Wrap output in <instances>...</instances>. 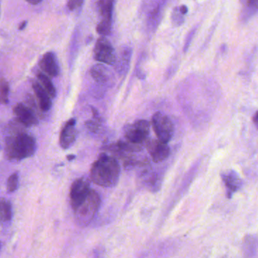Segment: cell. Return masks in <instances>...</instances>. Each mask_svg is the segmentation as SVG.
Segmentation results:
<instances>
[{
    "mask_svg": "<svg viewBox=\"0 0 258 258\" xmlns=\"http://www.w3.org/2000/svg\"><path fill=\"white\" fill-rule=\"evenodd\" d=\"M183 14L180 12V9L179 8H175L174 9L172 15V21L174 24L177 26L181 25L183 24Z\"/></svg>",
    "mask_w": 258,
    "mask_h": 258,
    "instance_id": "obj_24",
    "label": "cell"
},
{
    "mask_svg": "<svg viewBox=\"0 0 258 258\" xmlns=\"http://www.w3.org/2000/svg\"><path fill=\"white\" fill-rule=\"evenodd\" d=\"M253 122H254V125L257 127L258 129V110L256 112L255 114L254 115V117H253Z\"/></svg>",
    "mask_w": 258,
    "mask_h": 258,
    "instance_id": "obj_29",
    "label": "cell"
},
{
    "mask_svg": "<svg viewBox=\"0 0 258 258\" xmlns=\"http://www.w3.org/2000/svg\"><path fill=\"white\" fill-rule=\"evenodd\" d=\"M5 143V153L6 157L10 160H21L30 157L36 153V140L24 132L7 137Z\"/></svg>",
    "mask_w": 258,
    "mask_h": 258,
    "instance_id": "obj_2",
    "label": "cell"
},
{
    "mask_svg": "<svg viewBox=\"0 0 258 258\" xmlns=\"http://www.w3.org/2000/svg\"><path fill=\"white\" fill-rule=\"evenodd\" d=\"M92 114H93V120L88 121L86 122V128L90 132H97L101 125V119L98 114V111L92 107Z\"/></svg>",
    "mask_w": 258,
    "mask_h": 258,
    "instance_id": "obj_21",
    "label": "cell"
},
{
    "mask_svg": "<svg viewBox=\"0 0 258 258\" xmlns=\"http://www.w3.org/2000/svg\"><path fill=\"white\" fill-rule=\"evenodd\" d=\"M83 3H84V0H68V9L70 11L77 10L83 6Z\"/></svg>",
    "mask_w": 258,
    "mask_h": 258,
    "instance_id": "obj_25",
    "label": "cell"
},
{
    "mask_svg": "<svg viewBox=\"0 0 258 258\" xmlns=\"http://www.w3.org/2000/svg\"><path fill=\"white\" fill-rule=\"evenodd\" d=\"M115 0H98L97 9L101 21L96 27V32L101 36H109L112 33Z\"/></svg>",
    "mask_w": 258,
    "mask_h": 258,
    "instance_id": "obj_4",
    "label": "cell"
},
{
    "mask_svg": "<svg viewBox=\"0 0 258 258\" xmlns=\"http://www.w3.org/2000/svg\"><path fill=\"white\" fill-rule=\"evenodd\" d=\"M76 119H71L64 125L60 134L59 143L62 148L69 149L75 142L77 138V130L75 128Z\"/></svg>",
    "mask_w": 258,
    "mask_h": 258,
    "instance_id": "obj_10",
    "label": "cell"
},
{
    "mask_svg": "<svg viewBox=\"0 0 258 258\" xmlns=\"http://www.w3.org/2000/svg\"><path fill=\"white\" fill-rule=\"evenodd\" d=\"M12 218V206L6 199L1 200V220L3 222H10Z\"/></svg>",
    "mask_w": 258,
    "mask_h": 258,
    "instance_id": "obj_20",
    "label": "cell"
},
{
    "mask_svg": "<svg viewBox=\"0 0 258 258\" xmlns=\"http://www.w3.org/2000/svg\"><path fill=\"white\" fill-rule=\"evenodd\" d=\"M150 134V123L147 120L140 119L134 123L129 124L124 128V136L127 141L136 144L145 146Z\"/></svg>",
    "mask_w": 258,
    "mask_h": 258,
    "instance_id": "obj_5",
    "label": "cell"
},
{
    "mask_svg": "<svg viewBox=\"0 0 258 258\" xmlns=\"http://www.w3.org/2000/svg\"><path fill=\"white\" fill-rule=\"evenodd\" d=\"M258 239L254 236H247L243 242L244 258H257Z\"/></svg>",
    "mask_w": 258,
    "mask_h": 258,
    "instance_id": "obj_17",
    "label": "cell"
},
{
    "mask_svg": "<svg viewBox=\"0 0 258 258\" xmlns=\"http://www.w3.org/2000/svg\"><path fill=\"white\" fill-rule=\"evenodd\" d=\"M1 103L7 105L9 102V83L4 79H1Z\"/></svg>",
    "mask_w": 258,
    "mask_h": 258,
    "instance_id": "obj_23",
    "label": "cell"
},
{
    "mask_svg": "<svg viewBox=\"0 0 258 258\" xmlns=\"http://www.w3.org/2000/svg\"><path fill=\"white\" fill-rule=\"evenodd\" d=\"M131 57L132 48L130 47L125 46L121 48L119 55H118V57H117L116 63H115L117 71L119 74H124L128 71Z\"/></svg>",
    "mask_w": 258,
    "mask_h": 258,
    "instance_id": "obj_16",
    "label": "cell"
},
{
    "mask_svg": "<svg viewBox=\"0 0 258 258\" xmlns=\"http://www.w3.org/2000/svg\"><path fill=\"white\" fill-rule=\"evenodd\" d=\"M31 84L41 110L43 112L48 111L51 107V97L39 82L32 80Z\"/></svg>",
    "mask_w": 258,
    "mask_h": 258,
    "instance_id": "obj_14",
    "label": "cell"
},
{
    "mask_svg": "<svg viewBox=\"0 0 258 258\" xmlns=\"http://www.w3.org/2000/svg\"><path fill=\"white\" fill-rule=\"evenodd\" d=\"M121 175V166L115 158L101 154L91 168V180L103 187L116 186Z\"/></svg>",
    "mask_w": 258,
    "mask_h": 258,
    "instance_id": "obj_1",
    "label": "cell"
},
{
    "mask_svg": "<svg viewBox=\"0 0 258 258\" xmlns=\"http://www.w3.org/2000/svg\"><path fill=\"white\" fill-rule=\"evenodd\" d=\"M14 113L18 122L25 127H32L38 124V120L34 113L24 104H18L14 107Z\"/></svg>",
    "mask_w": 258,
    "mask_h": 258,
    "instance_id": "obj_11",
    "label": "cell"
},
{
    "mask_svg": "<svg viewBox=\"0 0 258 258\" xmlns=\"http://www.w3.org/2000/svg\"><path fill=\"white\" fill-rule=\"evenodd\" d=\"M25 1L31 5H37L40 3L42 0H25Z\"/></svg>",
    "mask_w": 258,
    "mask_h": 258,
    "instance_id": "obj_30",
    "label": "cell"
},
{
    "mask_svg": "<svg viewBox=\"0 0 258 258\" xmlns=\"http://www.w3.org/2000/svg\"><path fill=\"white\" fill-rule=\"evenodd\" d=\"M247 6L251 10H257L258 9V0H245Z\"/></svg>",
    "mask_w": 258,
    "mask_h": 258,
    "instance_id": "obj_26",
    "label": "cell"
},
{
    "mask_svg": "<svg viewBox=\"0 0 258 258\" xmlns=\"http://www.w3.org/2000/svg\"><path fill=\"white\" fill-rule=\"evenodd\" d=\"M19 183V176L18 173L11 174L7 180V190L9 192H14L17 190Z\"/></svg>",
    "mask_w": 258,
    "mask_h": 258,
    "instance_id": "obj_22",
    "label": "cell"
},
{
    "mask_svg": "<svg viewBox=\"0 0 258 258\" xmlns=\"http://www.w3.org/2000/svg\"><path fill=\"white\" fill-rule=\"evenodd\" d=\"M91 76L97 83L101 85L109 84L112 78L111 71L107 67L101 63L94 65L90 70Z\"/></svg>",
    "mask_w": 258,
    "mask_h": 258,
    "instance_id": "obj_15",
    "label": "cell"
},
{
    "mask_svg": "<svg viewBox=\"0 0 258 258\" xmlns=\"http://www.w3.org/2000/svg\"><path fill=\"white\" fill-rule=\"evenodd\" d=\"M40 69L47 75L51 77H58L59 74V65L56 54L48 51L42 56L39 62Z\"/></svg>",
    "mask_w": 258,
    "mask_h": 258,
    "instance_id": "obj_12",
    "label": "cell"
},
{
    "mask_svg": "<svg viewBox=\"0 0 258 258\" xmlns=\"http://www.w3.org/2000/svg\"><path fill=\"white\" fill-rule=\"evenodd\" d=\"M145 147L153 162L156 163H160L168 159L171 153V149L168 144L159 139L148 140L145 144Z\"/></svg>",
    "mask_w": 258,
    "mask_h": 258,
    "instance_id": "obj_9",
    "label": "cell"
},
{
    "mask_svg": "<svg viewBox=\"0 0 258 258\" xmlns=\"http://www.w3.org/2000/svg\"><path fill=\"white\" fill-rule=\"evenodd\" d=\"M27 21H23V22L21 23V24H20L19 30H24V29L25 28L26 26H27Z\"/></svg>",
    "mask_w": 258,
    "mask_h": 258,
    "instance_id": "obj_31",
    "label": "cell"
},
{
    "mask_svg": "<svg viewBox=\"0 0 258 258\" xmlns=\"http://www.w3.org/2000/svg\"><path fill=\"white\" fill-rule=\"evenodd\" d=\"M223 181L225 184L227 191V197L231 198L232 196L241 189L243 184L242 179L235 171H228L221 174Z\"/></svg>",
    "mask_w": 258,
    "mask_h": 258,
    "instance_id": "obj_13",
    "label": "cell"
},
{
    "mask_svg": "<svg viewBox=\"0 0 258 258\" xmlns=\"http://www.w3.org/2000/svg\"><path fill=\"white\" fill-rule=\"evenodd\" d=\"M74 158H75V156H74V155H68V156H67V159L69 161L72 160Z\"/></svg>",
    "mask_w": 258,
    "mask_h": 258,
    "instance_id": "obj_32",
    "label": "cell"
},
{
    "mask_svg": "<svg viewBox=\"0 0 258 258\" xmlns=\"http://www.w3.org/2000/svg\"><path fill=\"white\" fill-rule=\"evenodd\" d=\"M195 30H193L190 34L188 36L187 39H186V45H185L184 47V51H186L187 50L188 47H189V44H190L191 40H192V37H193V35L195 34Z\"/></svg>",
    "mask_w": 258,
    "mask_h": 258,
    "instance_id": "obj_27",
    "label": "cell"
},
{
    "mask_svg": "<svg viewBox=\"0 0 258 258\" xmlns=\"http://www.w3.org/2000/svg\"><path fill=\"white\" fill-rule=\"evenodd\" d=\"M101 199L98 192L92 189L84 202L74 210V216L77 225L86 227L92 222L99 209Z\"/></svg>",
    "mask_w": 258,
    "mask_h": 258,
    "instance_id": "obj_3",
    "label": "cell"
},
{
    "mask_svg": "<svg viewBox=\"0 0 258 258\" xmlns=\"http://www.w3.org/2000/svg\"><path fill=\"white\" fill-rule=\"evenodd\" d=\"M37 78L40 82L41 85L43 86L44 89L48 92L51 98H55L56 97V90L53 85V82L51 81L48 76L45 75L44 73L39 72L37 74Z\"/></svg>",
    "mask_w": 258,
    "mask_h": 258,
    "instance_id": "obj_19",
    "label": "cell"
},
{
    "mask_svg": "<svg viewBox=\"0 0 258 258\" xmlns=\"http://www.w3.org/2000/svg\"><path fill=\"white\" fill-rule=\"evenodd\" d=\"M94 59L108 65H115L117 56L115 48L106 36H101L97 40L93 51Z\"/></svg>",
    "mask_w": 258,
    "mask_h": 258,
    "instance_id": "obj_7",
    "label": "cell"
},
{
    "mask_svg": "<svg viewBox=\"0 0 258 258\" xmlns=\"http://www.w3.org/2000/svg\"><path fill=\"white\" fill-rule=\"evenodd\" d=\"M151 125L158 139L168 144L174 135V125L171 119L165 113L157 112L151 119Z\"/></svg>",
    "mask_w": 258,
    "mask_h": 258,
    "instance_id": "obj_6",
    "label": "cell"
},
{
    "mask_svg": "<svg viewBox=\"0 0 258 258\" xmlns=\"http://www.w3.org/2000/svg\"><path fill=\"white\" fill-rule=\"evenodd\" d=\"M180 12H181L182 14H183V15H186V13H187L188 12V8L186 7V6H180Z\"/></svg>",
    "mask_w": 258,
    "mask_h": 258,
    "instance_id": "obj_28",
    "label": "cell"
},
{
    "mask_svg": "<svg viewBox=\"0 0 258 258\" xmlns=\"http://www.w3.org/2000/svg\"><path fill=\"white\" fill-rule=\"evenodd\" d=\"M166 0H159L156 7L153 8L152 10L148 13V26L150 29H154L157 27L161 16H162V11L165 6Z\"/></svg>",
    "mask_w": 258,
    "mask_h": 258,
    "instance_id": "obj_18",
    "label": "cell"
},
{
    "mask_svg": "<svg viewBox=\"0 0 258 258\" xmlns=\"http://www.w3.org/2000/svg\"><path fill=\"white\" fill-rule=\"evenodd\" d=\"M91 190L89 180L85 177L77 179L72 183L70 191V202L74 210L86 200Z\"/></svg>",
    "mask_w": 258,
    "mask_h": 258,
    "instance_id": "obj_8",
    "label": "cell"
}]
</instances>
